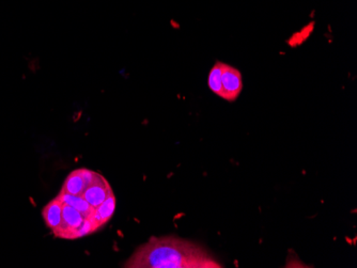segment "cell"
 <instances>
[{
	"label": "cell",
	"instance_id": "1",
	"mask_svg": "<svg viewBox=\"0 0 357 268\" xmlns=\"http://www.w3.org/2000/svg\"><path fill=\"white\" fill-rule=\"evenodd\" d=\"M57 198L83 217L90 234L99 231L115 213L112 186L99 172L92 170L82 168L71 172Z\"/></svg>",
	"mask_w": 357,
	"mask_h": 268
},
{
	"label": "cell",
	"instance_id": "2",
	"mask_svg": "<svg viewBox=\"0 0 357 268\" xmlns=\"http://www.w3.org/2000/svg\"><path fill=\"white\" fill-rule=\"evenodd\" d=\"M128 268L224 267L198 244L174 235L151 237L124 263Z\"/></svg>",
	"mask_w": 357,
	"mask_h": 268
},
{
	"label": "cell",
	"instance_id": "3",
	"mask_svg": "<svg viewBox=\"0 0 357 268\" xmlns=\"http://www.w3.org/2000/svg\"><path fill=\"white\" fill-rule=\"evenodd\" d=\"M208 86L218 97L236 101L243 89L242 74L236 68L218 61L208 73Z\"/></svg>",
	"mask_w": 357,
	"mask_h": 268
}]
</instances>
